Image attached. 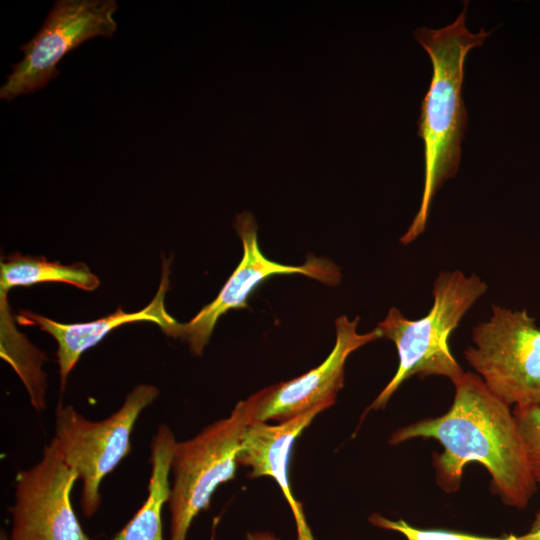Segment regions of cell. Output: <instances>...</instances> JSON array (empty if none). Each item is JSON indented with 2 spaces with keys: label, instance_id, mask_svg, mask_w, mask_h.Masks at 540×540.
<instances>
[{
  "label": "cell",
  "instance_id": "9a60e30c",
  "mask_svg": "<svg viewBox=\"0 0 540 540\" xmlns=\"http://www.w3.org/2000/svg\"><path fill=\"white\" fill-rule=\"evenodd\" d=\"M0 299L1 358L10 364L23 382L32 407L41 412L46 408L47 381L42 364L47 357L14 326L10 318L7 295H0Z\"/></svg>",
  "mask_w": 540,
  "mask_h": 540
},
{
  "label": "cell",
  "instance_id": "4fadbf2b",
  "mask_svg": "<svg viewBox=\"0 0 540 540\" xmlns=\"http://www.w3.org/2000/svg\"><path fill=\"white\" fill-rule=\"evenodd\" d=\"M176 443L171 429L165 424L159 425L151 441L147 498L113 540H163L161 511L171 494L169 475Z\"/></svg>",
  "mask_w": 540,
  "mask_h": 540
},
{
  "label": "cell",
  "instance_id": "2e32d148",
  "mask_svg": "<svg viewBox=\"0 0 540 540\" xmlns=\"http://www.w3.org/2000/svg\"><path fill=\"white\" fill-rule=\"evenodd\" d=\"M513 414L522 434L531 474L540 484V406H515Z\"/></svg>",
  "mask_w": 540,
  "mask_h": 540
},
{
  "label": "cell",
  "instance_id": "8992f818",
  "mask_svg": "<svg viewBox=\"0 0 540 540\" xmlns=\"http://www.w3.org/2000/svg\"><path fill=\"white\" fill-rule=\"evenodd\" d=\"M249 425V413L241 400L228 417L176 443L168 501L170 540H186L193 519L208 507L216 488L235 477L237 455Z\"/></svg>",
  "mask_w": 540,
  "mask_h": 540
},
{
  "label": "cell",
  "instance_id": "30bf717a",
  "mask_svg": "<svg viewBox=\"0 0 540 540\" xmlns=\"http://www.w3.org/2000/svg\"><path fill=\"white\" fill-rule=\"evenodd\" d=\"M359 320V317L349 320L345 315L335 320L334 348L316 368L289 381L266 387L244 400L250 422L277 420L280 423L321 405L332 406L343 387L345 363L349 355L381 338L377 328L359 333Z\"/></svg>",
  "mask_w": 540,
  "mask_h": 540
},
{
  "label": "cell",
  "instance_id": "d6986e66",
  "mask_svg": "<svg viewBox=\"0 0 540 540\" xmlns=\"http://www.w3.org/2000/svg\"><path fill=\"white\" fill-rule=\"evenodd\" d=\"M248 540H278L273 535L268 533H254L249 534L247 537Z\"/></svg>",
  "mask_w": 540,
  "mask_h": 540
},
{
  "label": "cell",
  "instance_id": "8fae6325",
  "mask_svg": "<svg viewBox=\"0 0 540 540\" xmlns=\"http://www.w3.org/2000/svg\"><path fill=\"white\" fill-rule=\"evenodd\" d=\"M169 264V260L163 259L158 291L151 302L138 312L127 313L118 308L114 313L98 320L73 324L59 323L27 310L19 312L17 321L20 324L38 326L56 340L61 392H64L69 374L81 355L99 343L114 328L136 321H151L156 323L167 336L174 338L180 323L168 314L164 304L169 287Z\"/></svg>",
  "mask_w": 540,
  "mask_h": 540
},
{
  "label": "cell",
  "instance_id": "7a4b0ae2",
  "mask_svg": "<svg viewBox=\"0 0 540 540\" xmlns=\"http://www.w3.org/2000/svg\"><path fill=\"white\" fill-rule=\"evenodd\" d=\"M467 5L468 1H464L463 10L451 24L439 29L420 27L413 32L430 56L433 75L418 120V135L424 144L423 193L417 214L400 237L405 245L424 232L434 195L456 175L459 167L468 120L461 96L465 59L492 32L481 28L478 33H472L467 29Z\"/></svg>",
  "mask_w": 540,
  "mask_h": 540
},
{
  "label": "cell",
  "instance_id": "3957f363",
  "mask_svg": "<svg viewBox=\"0 0 540 540\" xmlns=\"http://www.w3.org/2000/svg\"><path fill=\"white\" fill-rule=\"evenodd\" d=\"M487 289V284L475 274L444 271L434 281L433 305L425 316L410 320L395 307L388 310L376 328L381 338L395 344L399 363L393 378L369 409L384 408L401 384L414 375L441 376L452 383L461 377L464 371L451 353L449 338Z\"/></svg>",
  "mask_w": 540,
  "mask_h": 540
},
{
  "label": "cell",
  "instance_id": "277c9868",
  "mask_svg": "<svg viewBox=\"0 0 540 540\" xmlns=\"http://www.w3.org/2000/svg\"><path fill=\"white\" fill-rule=\"evenodd\" d=\"M158 394L156 386L138 384L117 411L99 421L87 419L72 405L57 406L54 438L64 461L82 482L80 503L87 518L100 507L102 480L131 452L138 417Z\"/></svg>",
  "mask_w": 540,
  "mask_h": 540
},
{
  "label": "cell",
  "instance_id": "ffe728a7",
  "mask_svg": "<svg viewBox=\"0 0 540 540\" xmlns=\"http://www.w3.org/2000/svg\"><path fill=\"white\" fill-rule=\"evenodd\" d=\"M0 540H8L7 536L5 533H1V537H0Z\"/></svg>",
  "mask_w": 540,
  "mask_h": 540
},
{
  "label": "cell",
  "instance_id": "7c38bea8",
  "mask_svg": "<svg viewBox=\"0 0 540 540\" xmlns=\"http://www.w3.org/2000/svg\"><path fill=\"white\" fill-rule=\"evenodd\" d=\"M328 405L318 406L277 425L266 422L251 423L241 442L237 455L238 464L251 468L252 478L270 476L281 488L296 519L298 540H312L301 504L294 498L289 484L288 463L296 438Z\"/></svg>",
  "mask_w": 540,
  "mask_h": 540
},
{
  "label": "cell",
  "instance_id": "6da1fadb",
  "mask_svg": "<svg viewBox=\"0 0 540 540\" xmlns=\"http://www.w3.org/2000/svg\"><path fill=\"white\" fill-rule=\"evenodd\" d=\"M449 410L395 431L389 442L435 439L443 452L433 456L436 482L455 492L468 463L477 462L490 473L492 488L502 502L515 508L528 505L537 490L526 449L511 406L495 395L473 372L453 382Z\"/></svg>",
  "mask_w": 540,
  "mask_h": 540
},
{
  "label": "cell",
  "instance_id": "9c48e42d",
  "mask_svg": "<svg viewBox=\"0 0 540 540\" xmlns=\"http://www.w3.org/2000/svg\"><path fill=\"white\" fill-rule=\"evenodd\" d=\"M77 480L78 473L66 464L53 437L41 459L16 476L8 540H92L72 508L71 491Z\"/></svg>",
  "mask_w": 540,
  "mask_h": 540
},
{
  "label": "cell",
  "instance_id": "52a82bcc",
  "mask_svg": "<svg viewBox=\"0 0 540 540\" xmlns=\"http://www.w3.org/2000/svg\"><path fill=\"white\" fill-rule=\"evenodd\" d=\"M117 9L115 0L56 1L36 35L19 47L23 59L12 65L0 98L11 101L45 87L60 74L57 63L68 52L88 39L112 37Z\"/></svg>",
  "mask_w": 540,
  "mask_h": 540
},
{
  "label": "cell",
  "instance_id": "5bb4252c",
  "mask_svg": "<svg viewBox=\"0 0 540 540\" xmlns=\"http://www.w3.org/2000/svg\"><path fill=\"white\" fill-rule=\"evenodd\" d=\"M44 282L66 283L85 291H93L100 285L98 276L82 262L63 265L45 257L20 253H13L0 262V293Z\"/></svg>",
  "mask_w": 540,
  "mask_h": 540
},
{
  "label": "cell",
  "instance_id": "ac0fdd59",
  "mask_svg": "<svg viewBox=\"0 0 540 540\" xmlns=\"http://www.w3.org/2000/svg\"><path fill=\"white\" fill-rule=\"evenodd\" d=\"M520 540H540V509L537 511L529 532L520 536Z\"/></svg>",
  "mask_w": 540,
  "mask_h": 540
},
{
  "label": "cell",
  "instance_id": "e0dca14e",
  "mask_svg": "<svg viewBox=\"0 0 540 540\" xmlns=\"http://www.w3.org/2000/svg\"><path fill=\"white\" fill-rule=\"evenodd\" d=\"M370 521L378 527L402 533L407 540H520V537L512 534L504 537H485L449 530L418 529L404 520L392 521L378 514L372 515Z\"/></svg>",
  "mask_w": 540,
  "mask_h": 540
},
{
  "label": "cell",
  "instance_id": "5b68a950",
  "mask_svg": "<svg viewBox=\"0 0 540 540\" xmlns=\"http://www.w3.org/2000/svg\"><path fill=\"white\" fill-rule=\"evenodd\" d=\"M464 356L485 385L510 406H540V328L523 310L492 307L472 330Z\"/></svg>",
  "mask_w": 540,
  "mask_h": 540
},
{
  "label": "cell",
  "instance_id": "ba28073f",
  "mask_svg": "<svg viewBox=\"0 0 540 540\" xmlns=\"http://www.w3.org/2000/svg\"><path fill=\"white\" fill-rule=\"evenodd\" d=\"M233 227L243 246L242 259L223 285L217 297L204 306L189 322L179 324L174 338L187 342L195 356L202 355L218 319L232 309L247 308V299L265 279L278 274H303L328 286L342 279L340 268L331 260L307 256L302 265H286L264 256L258 244V224L250 211L235 216Z\"/></svg>",
  "mask_w": 540,
  "mask_h": 540
}]
</instances>
